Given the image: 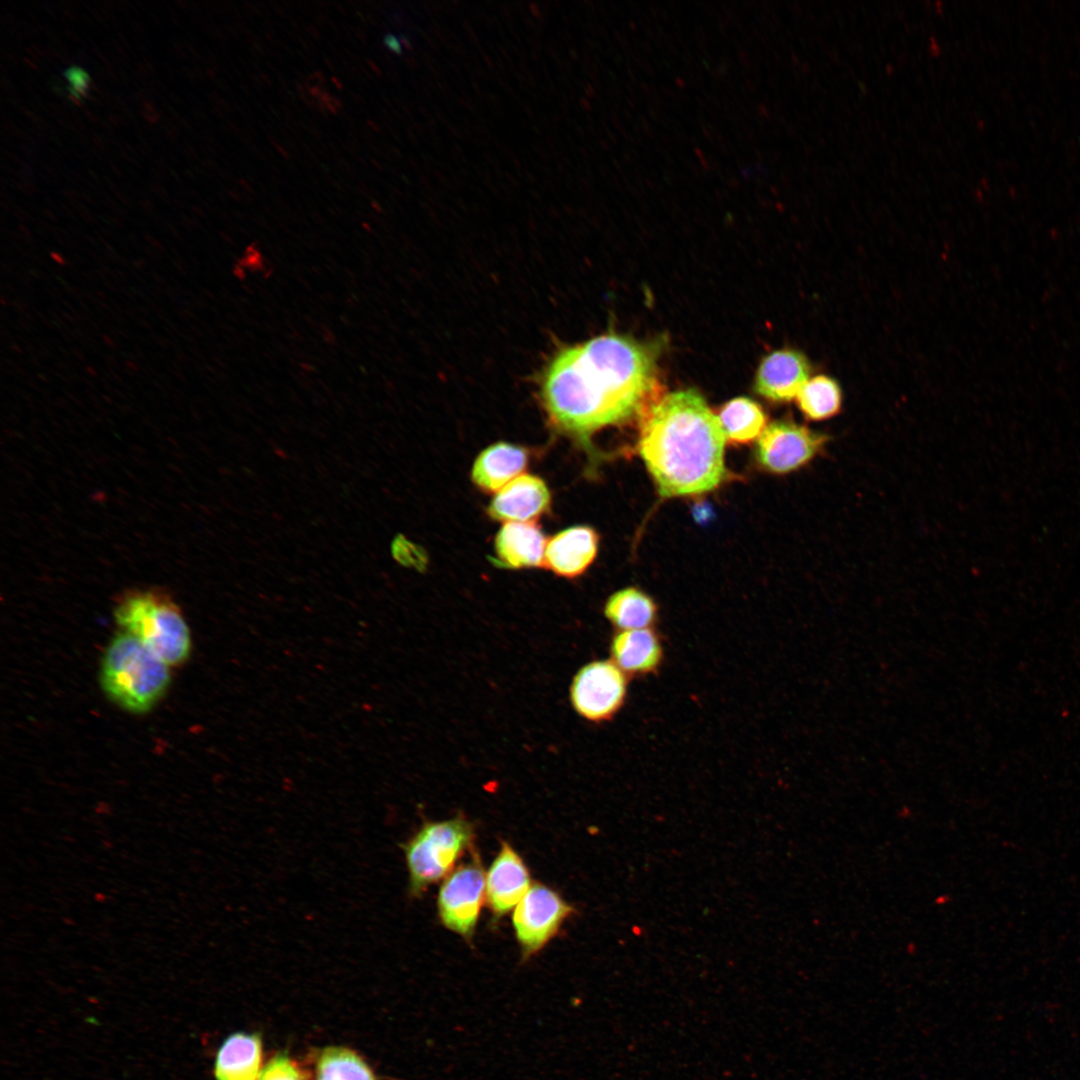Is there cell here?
<instances>
[{"instance_id": "obj_1", "label": "cell", "mask_w": 1080, "mask_h": 1080, "mask_svg": "<svg viewBox=\"0 0 1080 1080\" xmlns=\"http://www.w3.org/2000/svg\"><path fill=\"white\" fill-rule=\"evenodd\" d=\"M655 385L656 352L605 334L560 348L541 374L539 398L552 427L592 451L599 432L642 420Z\"/></svg>"}, {"instance_id": "obj_2", "label": "cell", "mask_w": 1080, "mask_h": 1080, "mask_svg": "<svg viewBox=\"0 0 1080 1080\" xmlns=\"http://www.w3.org/2000/svg\"><path fill=\"white\" fill-rule=\"evenodd\" d=\"M725 434L718 417L694 389L669 393L640 421L639 454L662 497L717 488L728 472Z\"/></svg>"}, {"instance_id": "obj_3", "label": "cell", "mask_w": 1080, "mask_h": 1080, "mask_svg": "<svg viewBox=\"0 0 1080 1080\" xmlns=\"http://www.w3.org/2000/svg\"><path fill=\"white\" fill-rule=\"evenodd\" d=\"M169 665L133 635L122 632L110 641L101 661L100 683L105 694L131 713L151 710L166 693Z\"/></svg>"}, {"instance_id": "obj_4", "label": "cell", "mask_w": 1080, "mask_h": 1080, "mask_svg": "<svg viewBox=\"0 0 1080 1080\" xmlns=\"http://www.w3.org/2000/svg\"><path fill=\"white\" fill-rule=\"evenodd\" d=\"M117 624L167 665L183 663L190 655L191 635L178 606L152 590L125 594L114 609Z\"/></svg>"}, {"instance_id": "obj_5", "label": "cell", "mask_w": 1080, "mask_h": 1080, "mask_svg": "<svg viewBox=\"0 0 1080 1080\" xmlns=\"http://www.w3.org/2000/svg\"><path fill=\"white\" fill-rule=\"evenodd\" d=\"M474 827L463 817L425 822L402 844L409 874L410 896L419 897L447 877L456 862L472 848Z\"/></svg>"}, {"instance_id": "obj_6", "label": "cell", "mask_w": 1080, "mask_h": 1080, "mask_svg": "<svg viewBox=\"0 0 1080 1080\" xmlns=\"http://www.w3.org/2000/svg\"><path fill=\"white\" fill-rule=\"evenodd\" d=\"M485 871L476 852L447 877L439 889L438 915L441 923L467 941L474 936L485 898Z\"/></svg>"}, {"instance_id": "obj_7", "label": "cell", "mask_w": 1080, "mask_h": 1080, "mask_svg": "<svg viewBox=\"0 0 1080 1080\" xmlns=\"http://www.w3.org/2000/svg\"><path fill=\"white\" fill-rule=\"evenodd\" d=\"M629 677L611 660H595L578 670L570 686L575 711L591 722L611 720L624 706Z\"/></svg>"}, {"instance_id": "obj_8", "label": "cell", "mask_w": 1080, "mask_h": 1080, "mask_svg": "<svg viewBox=\"0 0 1080 1080\" xmlns=\"http://www.w3.org/2000/svg\"><path fill=\"white\" fill-rule=\"evenodd\" d=\"M574 912L555 890L536 882L514 908L513 927L523 958L540 951Z\"/></svg>"}, {"instance_id": "obj_9", "label": "cell", "mask_w": 1080, "mask_h": 1080, "mask_svg": "<svg viewBox=\"0 0 1080 1080\" xmlns=\"http://www.w3.org/2000/svg\"><path fill=\"white\" fill-rule=\"evenodd\" d=\"M828 441L820 432L792 421L767 425L755 447V458L768 472L786 474L810 462Z\"/></svg>"}, {"instance_id": "obj_10", "label": "cell", "mask_w": 1080, "mask_h": 1080, "mask_svg": "<svg viewBox=\"0 0 1080 1080\" xmlns=\"http://www.w3.org/2000/svg\"><path fill=\"white\" fill-rule=\"evenodd\" d=\"M531 885L529 870L521 856L509 843L502 842L485 882V898L493 915L500 918L514 909Z\"/></svg>"}, {"instance_id": "obj_11", "label": "cell", "mask_w": 1080, "mask_h": 1080, "mask_svg": "<svg viewBox=\"0 0 1080 1080\" xmlns=\"http://www.w3.org/2000/svg\"><path fill=\"white\" fill-rule=\"evenodd\" d=\"M551 493L538 476L522 474L499 490L491 500L487 514L507 522H532L549 510Z\"/></svg>"}, {"instance_id": "obj_12", "label": "cell", "mask_w": 1080, "mask_h": 1080, "mask_svg": "<svg viewBox=\"0 0 1080 1080\" xmlns=\"http://www.w3.org/2000/svg\"><path fill=\"white\" fill-rule=\"evenodd\" d=\"M810 364L800 352L782 349L767 355L758 369L755 390L773 401H789L809 380Z\"/></svg>"}, {"instance_id": "obj_13", "label": "cell", "mask_w": 1080, "mask_h": 1080, "mask_svg": "<svg viewBox=\"0 0 1080 1080\" xmlns=\"http://www.w3.org/2000/svg\"><path fill=\"white\" fill-rule=\"evenodd\" d=\"M598 547L599 535L593 528L569 527L547 541L543 566L561 577L580 576L593 563Z\"/></svg>"}, {"instance_id": "obj_14", "label": "cell", "mask_w": 1080, "mask_h": 1080, "mask_svg": "<svg viewBox=\"0 0 1080 1080\" xmlns=\"http://www.w3.org/2000/svg\"><path fill=\"white\" fill-rule=\"evenodd\" d=\"M611 660L630 678L659 671L664 647L654 628L620 630L611 638Z\"/></svg>"}, {"instance_id": "obj_15", "label": "cell", "mask_w": 1080, "mask_h": 1080, "mask_svg": "<svg viewBox=\"0 0 1080 1080\" xmlns=\"http://www.w3.org/2000/svg\"><path fill=\"white\" fill-rule=\"evenodd\" d=\"M546 544L535 522H507L495 537L496 561L512 569L543 566Z\"/></svg>"}, {"instance_id": "obj_16", "label": "cell", "mask_w": 1080, "mask_h": 1080, "mask_svg": "<svg viewBox=\"0 0 1080 1080\" xmlns=\"http://www.w3.org/2000/svg\"><path fill=\"white\" fill-rule=\"evenodd\" d=\"M527 464L528 452L524 447L497 442L484 449L475 459L471 479L482 491L497 493L522 475Z\"/></svg>"}, {"instance_id": "obj_17", "label": "cell", "mask_w": 1080, "mask_h": 1080, "mask_svg": "<svg viewBox=\"0 0 1080 1080\" xmlns=\"http://www.w3.org/2000/svg\"><path fill=\"white\" fill-rule=\"evenodd\" d=\"M263 1043L259 1034L236 1032L219 1047L214 1063L216 1080H258L263 1068Z\"/></svg>"}, {"instance_id": "obj_18", "label": "cell", "mask_w": 1080, "mask_h": 1080, "mask_svg": "<svg viewBox=\"0 0 1080 1080\" xmlns=\"http://www.w3.org/2000/svg\"><path fill=\"white\" fill-rule=\"evenodd\" d=\"M607 620L620 630L654 628L658 606L651 596L636 587L613 593L604 605Z\"/></svg>"}, {"instance_id": "obj_19", "label": "cell", "mask_w": 1080, "mask_h": 1080, "mask_svg": "<svg viewBox=\"0 0 1080 1080\" xmlns=\"http://www.w3.org/2000/svg\"><path fill=\"white\" fill-rule=\"evenodd\" d=\"M718 419L729 443L748 444L759 438L766 427L761 407L747 397L734 398L721 409Z\"/></svg>"}, {"instance_id": "obj_20", "label": "cell", "mask_w": 1080, "mask_h": 1080, "mask_svg": "<svg viewBox=\"0 0 1080 1080\" xmlns=\"http://www.w3.org/2000/svg\"><path fill=\"white\" fill-rule=\"evenodd\" d=\"M314 1080H377L374 1071L356 1051L329 1046L317 1055Z\"/></svg>"}, {"instance_id": "obj_21", "label": "cell", "mask_w": 1080, "mask_h": 1080, "mask_svg": "<svg viewBox=\"0 0 1080 1080\" xmlns=\"http://www.w3.org/2000/svg\"><path fill=\"white\" fill-rule=\"evenodd\" d=\"M797 402L806 418L825 420L841 408L842 394L838 383L825 375L809 379L797 395Z\"/></svg>"}, {"instance_id": "obj_22", "label": "cell", "mask_w": 1080, "mask_h": 1080, "mask_svg": "<svg viewBox=\"0 0 1080 1080\" xmlns=\"http://www.w3.org/2000/svg\"><path fill=\"white\" fill-rule=\"evenodd\" d=\"M258 1080H307L300 1064L286 1053H278L263 1066Z\"/></svg>"}, {"instance_id": "obj_23", "label": "cell", "mask_w": 1080, "mask_h": 1080, "mask_svg": "<svg viewBox=\"0 0 1080 1080\" xmlns=\"http://www.w3.org/2000/svg\"><path fill=\"white\" fill-rule=\"evenodd\" d=\"M63 75L68 83L69 96L75 101L81 100L90 85L89 74L81 67L71 66L64 71Z\"/></svg>"}, {"instance_id": "obj_24", "label": "cell", "mask_w": 1080, "mask_h": 1080, "mask_svg": "<svg viewBox=\"0 0 1080 1080\" xmlns=\"http://www.w3.org/2000/svg\"><path fill=\"white\" fill-rule=\"evenodd\" d=\"M384 44L392 52H394L396 54H401L402 53V45L394 35L387 34L384 37Z\"/></svg>"}, {"instance_id": "obj_25", "label": "cell", "mask_w": 1080, "mask_h": 1080, "mask_svg": "<svg viewBox=\"0 0 1080 1080\" xmlns=\"http://www.w3.org/2000/svg\"><path fill=\"white\" fill-rule=\"evenodd\" d=\"M50 258L58 265H65L66 263L64 256L57 251H51Z\"/></svg>"}]
</instances>
